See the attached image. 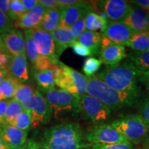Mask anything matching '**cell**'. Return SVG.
<instances>
[{"instance_id":"1","label":"cell","mask_w":149,"mask_h":149,"mask_svg":"<svg viewBox=\"0 0 149 149\" xmlns=\"http://www.w3.org/2000/svg\"><path fill=\"white\" fill-rule=\"evenodd\" d=\"M40 144L42 149H88L91 145L86 141L81 126L76 122L46 128Z\"/></svg>"},{"instance_id":"2","label":"cell","mask_w":149,"mask_h":149,"mask_svg":"<svg viewBox=\"0 0 149 149\" xmlns=\"http://www.w3.org/2000/svg\"><path fill=\"white\" fill-rule=\"evenodd\" d=\"M141 70L130 61L109 66L95 76L111 88L120 92L140 93L138 82Z\"/></svg>"},{"instance_id":"3","label":"cell","mask_w":149,"mask_h":149,"mask_svg":"<svg viewBox=\"0 0 149 149\" xmlns=\"http://www.w3.org/2000/svg\"><path fill=\"white\" fill-rule=\"evenodd\" d=\"M86 94L95 97L107 106L111 111H119L130 107L138 101L140 93L117 91L108 86L95 75L86 77Z\"/></svg>"},{"instance_id":"4","label":"cell","mask_w":149,"mask_h":149,"mask_svg":"<svg viewBox=\"0 0 149 149\" xmlns=\"http://www.w3.org/2000/svg\"><path fill=\"white\" fill-rule=\"evenodd\" d=\"M49 68L53 72L55 85L59 89L79 97L86 94V76L60 61L52 64Z\"/></svg>"},{"instance_id":"5","label":"cell","mask_w":149,"mask_h":149,"mask_svg":"<svg viewBox=\"0 0 149 149\" xmlns=\"http://www.w3.org/2000/svg\"><path fill=\"white\" fill-rule=\"evenodd\" d=\"M111 125L132 144H142L148 139L149 129L139 115L122 116L112 122Z\"/></svg>"},{"instance_id":"6","label":"cell","mask_w":149,"mask_h":149,"mask_svg":"<svg viewBox=\"0 0 149 149\" xmlns=\"http://www.w3.org/2000/svg\"><path fill=\"white\" fill-rule=\"evenodd\" d=\"M46 93V100L55 117L66 113H79V96L55 88Z\"/></svg>"},{"instance_id":"7","label":"cell","mask_w":149,"mask_h":149,"mask_svg":"<svg viewBox=\"0 0 149 149\" xmlns=\"http://www.w3.org/2000/svg\"><path fill=\"white\" fill-rule=\"evenodd\" d=\"M22 105L24 109L31 111L32 128H35L47 124L51 120L52 111L46 97L40 90L35 91L32 97Z\"/></svg>"},{"instance_id":"8","label":"cell","mask_w":149,"mask_h":149,"mask_svg":"<svg viewBox=\"0 0 149 149\" xmlns=\"http://www.w3.org/2000/svg\"><path fill=\"white\" fill-rule=\"evenodd\" d=\"M79 108L81 116L95 124L105 122L111 114V110L107 106L87 94L80 97Z\"/></svg>"},{"instance_id":"9","label":"cell","mask_w":149,"mask_h":149,"mask_svg":"<svg viewBox=\"0 0 149 149\" xmlns=\"http://www.w3.org/2000/svg\"><path fill=\"white\" fill-rule=\"evenodd\" d=\"M91 144H113L128 142L111 124H97L89 128L84 135Z\"/></svg>"},{"instance_id":"10","label":"cell","mask_w":149,"mask_h":149,"mask_svg":"<svg viewBox=\"0 0 149 149\" xmlns=\"http://www.w3.org/2000/svg\"><path fill=\"white\" fill-rule=\"evenodd\" d=\"M30 30L38 53L49 59L53 64H57L59 56L57 53L55 42L51 33L38 28Z\"/></svg>"},{"instance_id":"11","label":"cell","mask_w":149,"mask_h":149,"mask_svg":"<svg viewBox=\"0 0 149 149\" xmlns=\"http://www.w3.org/2000/svg\"><path fill=\"white\" fill-rule=\"evenodd\" d=\"M98 2L99 8L104 11L112 22L123 21L132 6L131 3L124 0H104Z\"/></svg>"},{"instance_id":"12","label":"cell","mask_w":149,"mask_h":149,"mask_svg":"<svg viewBox=\"0 0 149 149\" xmlns=\"http://www.w3.org/2000/svg\"><path fill=\"white\" fill-rule=\"evenodd\" d=\"M133 33V31L124 22L109 21L102 35L114 44L125 46L128 45Z\"/></svg>"},{"instance_id":"13","label":"cell","mask_w":149,"mask_h":149,"mask_svg":"<svg viewBox=\"0 0 149 149\" xmlns=\"http://www.w3.org/2000/svg\"><path fill=\"white\" fill-rule=\"evenodd\" d=\"M61 18L59 26L70 28L78 20L86 16L93 9L90 3L81 1L71 6L61 8Z\"/></svg>"},{"instance_id":"14","label":"cell","mask_w":149,"mask_h":149,"mask_svg":"<svg viewBox=\"0 0 149 149\" xmlns=\"http://www.w3.org/2000/svg\"><path fill=\"white\" fill-rule=\"evenodd\" d=\"M1 38L5 51L12 56L26 53V40L22 31L12 29L3 34Z\"/></svg>"},{"instance_id":"15","label":"cell","mask_w":149,"mask_h":149,"mask_svg":"<svg viewBox=\"0 0 149 149\" xmlns=\"http://www.w3.org/2000/svg\"><path fill=\"white\" fill-rule=\"evenodd\" d=\"M122 22L134 33L149 32V11L137 6H132L129 13Z\"/></svg>"},{"instance_id":"16","label":"cell","mask_w":149,"mask_h":149,"mask_svg":"<svg viewBox=\"0 0 149 149\" xmlns=\"http://www.w3.org/2000/svg\"><path fill=\"white\" fill-rule=\"evenodd\" d=\"M0 137L10 149H17L26 142L27 131L5 123L0 128Z\"/></svg>"},{"instance_id":"17","label":"cell","mask_w":149,"mask_h":149,"mask_svg":"<svg viewBox=\"0 0 149 149\" xmlns=\"http://www.w3.org/2000/svg\"><path fill=\"white\" fill-rule=\"evenodd\" d=\"M47 10L39 3L32 10L27 11L24 15L19 18L14 23V27L24 30L37 28L42 22Z\"/></svg>"},{"instance_id":"18","label":"cell","mask_w":149,"mask_h":149,"mask_svg":"<svg viewBox=\"0 0 149 149\" xmlns=\"http://www.w3.org/2000/svg\"><path fill=\"white\" fill-rule=\"evenodd\" d=\"M126 57L125 46L111 43L101 47L100 51V60L102 64L113 66L120 64Z\"/></svg>"},{"instance_id":"19","label":"cell","mask_w":149,"mask_h":149,"mask_svg":"<svg viewBox=\"0 0 149 149\" xmlns=\"http://www.w3.org/2000/svg\"><path fill=\"white\" fill-rule=\"evenodd\" d=\"M8 74L21 83H24L29 80V73L26 53L13 56Z\"/></svg>"},{"instance_id":"20","label":"cell","mask_w":149,"mask_h":149,"mask_svg":"<svg viewBox=\"0 0 149 149\" xmlns=\"http://www.w3.org/2000/svg\"><path fill=\"white\" fill-rule=\"evenodd\" d=\"M51 34L55 42L57 53L59 56L67 48L70 47L76 41L70 33V28L59 26L51 33Z\"/></svg>"},{"instance_id":"21","label":"cell","mask_w":149,"mask_h":149,"mask_svg":"<svg viewBox=\"0 0 149 149\" xmlns=\"http://www.w3.org/2000/svg\"><path fill=\"white\" fill-rule=\"evenodd\" d=\"M61 10V8L60 7L48 9L44 15L42 22L37 28L50 33L55 31L57 28L59 26Z\"/></svg>"},{"instance_id":"22","label":"cell","mask_w":149,"mask_h":149,"mask_svg":"<svg viewBox=\"0 0 149 149\" xmlns=\"http://www.w3.org/2000/svg\"><path fill=\"white\" fill-rule=\"evenodd\" d=\"M102 35L98 32L86 31L80 35L77 42L89 48L93 55H97L101 48Z\"/></svg>"},{"instance_id":"23","label":"cell","mask_w":149,"mask_h":149,"mask_svg":"<svg viewBox=\"0 0 149 149\" xmlns=\"http://www.w3.org/2000/svg\"><path fill=\"white\" fill-rule=\"evenodd\" d=\"M35 78L40 91L46 93L55 88L53 72L50 68L41 71H35Z\"/></svg>"},{"instance_id":"24","label":"cell","mask_w":149,"mask_h":149,"mask_svg":"<svg viewBox=\"0 0 149 149\" xmlns=\"http://www.w3.org/2000/svg\"><path fill=\"white\" fill-rule=\"evenodd\" d=\"M127 46L134 52L141 53L149 50V32L134 33Z\"/></svg>"},{"instance_id":"25","label":"cell","mask_w":149,"mask_h":149,"mask_svg":"<svg viewBox=\"0 0 149 149\" xmlns=\"http://www.w3.org/2000/svg\"><path fill=\"white\" fill-rule=\"evenodd\" d=\"M24 37L26 40V54L34 66L42 55H41L37 51L36 46L33 40L31 30H24Z\"/></svg>"},{"instance_id":"26","label":"cell","mask_w":149,"mask_h":149,"mask_svg":"<svg viewBox=\"0 0 149 149\" xmlns=\"http://www.w3.org/2000/svg\"><path fill=\"white\" fill-rule=\"evenodd\" d=\"M128 57L132 62L141 71H149V50L141 53L130 52Z\"/></svg>"},{"instance_id":"27","label":"cell","mask_w":149,"mask_h":149,"mask_svg":"<svg viewBox=\"0 0 149 149\" xmlns=\"http://www.w3.org/2000/svg\"><path fill=\"white\" fill-rule=\"evenodd\" d=\"M19 81L15 79L10 75H8L2 80L0 84V88L3 94V100H7L8 99H13L15 91Z\"/></svg>"},{"instance_id":"28","label":"cell","mask_w":149,"mask_h":149,"mask_svg":"<svg viewBox=\"0 0 149 149\" xmlns=\"http://www.w3.org/2000/svg\"><path fill=\"white\" fill-rule=\"evenodd\" d=\"M35 91L36 90L31 86L19 82L15 89L13 99L20 104H23L32 97Z\"/></svg>"},{"instance_id":"29","label":"cell","mask_w":149,"mask_h":149,"mask_svg":"<svg viewBox=\"0 0 149 149\" xmlns=\"http://www.w3.org/2000/svg\"><path fill=\"white\" fill-rule=\"evenodd\" d=\"M23 110L24 108L19 102L15 100L14 99L8 100L5 115V122L11 125L16 117L20 114L23 111Z\"/></svg>"},{"instance_id":"30","label":"cell","mask_w":149,"mask_h":149,"mask_svg":"<svg viewBox=\"0 0 149 149\" xmlns=\"http://www.w3.org/2000/svg\"><path fill=\"white\" fill-rule=\"evenodd\" d=\"M12 126L18 129L27 131L31 127V113L30 110L24 109L13 122Z\"/></svg>"},{"instance_id":"31","label":"cell","mask_w":149,"mask_h":149,"mask_svg":"<svg viewBox=\"0 0 149 149\" xmlns=\"http://www.w3.org/2000/svg\"><path fill=\"white\" fill-rule=\"evenodd\" d=\"M102 64V61L100 59L95 57H90L86 59L83 64V71L86 74V77L94 75L100 69Z\"/></svg>"},{"instance_id":"32","label":"cell","mask_w":149,"mask_h":149,"mask_svg":"<svg viewBox=\"0 0 149 149\" xmlns=\"http://www.w3.org/2000/svg\"><path fill=\"white\" fill-rule=\"evenodd\" d=\"M88 149H136L129 142L113 144H91Z\"/></svg>"},{"instance_id":"33","label":"cell","mask_w":149,"mask_h":149,"mask_svg":"<svg viewBox=\"0 0 149 149\" xmlns=\"http://www.w3.org/2000/svg\"><path fill=\"white\" fill-rule=\"evenodd\" d=\"M85 17L86 16L83 17L82 18L78 20L77 22H75L71 27H70V33L76 40L86 31Z\"/></svg>"},{"instance_id":"34","label":"cell","mask_w":149,"mask_h":149,"mask_svg":"<svg viewBox=\"0 0 149 149\" xmlns=\"http://www.w3.org/2000/svg\"><path fill=\"white\" fill-rule=\"evenodd\" d=\"M10 9L17 19L27 12L22 4V0H10Z\"/></svg>"},{"instance_id":"35","label":"cell","mask_w":149,"mask_h":149,"mask_svg":"<svg viewBox=\"0 0 149 149\" xmlns=\"http://www.w3.org/2000/svg\"><path fill=\"white\" fill-rule=\"evenodd\" d=\"M12 29H14V22L0 10V34H3Z\"/></svg>"},{"instance_id":"36","label":"cell","mask_w":149,"mask_h":149,"mask_svg":"<svg viewBox=\"0 0 149 149\" xmlns=\"http://www.w3.org/2000/svg\"><path fill=\"white\" fill-rule=\"evenodd\" d=\"M139 115L142 117L149 129V92L141 102L139 107Z\"/></svg>"},{"instance_id":"37","label":"cell","mask_w":149,"mask_h":149,"mask_svg":"<svg viewBox=\"0 0 149 149\" xmlns=\"http://www.w3.org/2000/svg\"><path fill=\"white\" fill-rule=\"evenodd\" d=\"M13 56L6 52L0 53V70L9 72V69L12 63Z\"/></svg>"},{"instance_id":"38","label":"cell","mask_w":149,"mask_h":149,"mask_svg":"<svg viewBox=\"0 0 149 149\" xmlns=\"http://www.w3.org/2000/svg\"><path fill=\"white\" fill-rule=\"evenodd\" d=\"M70 47L72 48L74 53L79 56L84 57V56L93 55L92 52H91V51L89 48H86V46L77 42V41H75V42L72 44Z\"/></svg>"},{"instance_id":"39","label":"cell","mask_w":149,"mask_h":149,"mask_svg":"<svg viewBox=\"0 0 149 149\" xmlns=\"http://www.w3.org/2000/svg\"><path fill=\"white\" fill-rule=\"evenodd\" d=\"M10 0H0V10L2 11L5 15H6L15 23L17 20V19L11 12L10 9Z\"/></svg>"},{"instance_id":"40","label":"cell","mask_w":149,"mask_h":149,"mask_svg":"<svg viewBox=\"0 0 149 149\" xmlns=\"http://www.w3.org/2000/svg\"><path fill=\"white\" fill-rule=\"evenodd\" d=\"M108 22H109V21H107V20L104 19H102L100 16L97 15L96 17L95 21L94 22V25H93V31L94 32H97V31H100L103 33L105 29H107Z\"/></svg>"},{"instance_id":"41","label":"cell","mask_w":149,"mask_h":149,"mask_svg":"<svg viewBox=\"0 0 149 149\" xmlns=\"http://www.w3.org/2000/svg\"><path fill=\"white\" fill-rule=\"evenodd\" d=\"M97 14L93 11L90 12L85 17V26L86 31H93V25L97 17Z\"/></svg>"},{"instance_id":"42","label":"cell","mask_w":149,"mask_h":149,"mask_svg":"<svg viewBox=\"0 0 149 149\" xmlns=\"http://www.w3.org/2000/svg\"><path fill=\"white\" fill-rule=\"evenodd\" d=\"M8 100H1L0 102V128L5 124V115L6 112Z\"/></svg>"},{"instance_id":"43","label":"cell","mask_w":149,"mask_h":149,"mask_svg":"<svg viewBox=\"0 0 149 149\" xmlns=\"http://www.w3.org/2000/svg\"><path fill=\"white\" fill-rule=\"evenodd\" d=\"M17 149H42L41 144L36 141L30 139L26 141V142L24 144L23 146L19 147Z\"/></svg>"},{"instance_id":"44","label":"cell","mask_w":149,"mask_h":149,"mask_svg":"<svg viewBox=\"0 0 149 149\" xmlns=\"http://www.w3.org/2000/svg\"><path fill=\"white\" fill-rule=\"evenodd\" d=\"M39 3L46 9H52L59 7L57 0H40Z\"/></svg>"},{"instance_id":"45","label":"cell","mask_w":149,"mask_h":149,"mask_svg":"<svg viewBox=\"0 0 149 149\" xmlns=\"http://www.w3.org/2000/svg\"><path fill=\"white\" fill-rule=\"evenodd\" d=\"M139 81L142 83L149 92V71H141Z\"/></svg>"},{"instance_id":"46","label":"cell","mask_w":149,"mask_h":149,"mask_svg":"<svg viewBox=\"0 0 149 149\" xmlns=\"http://www.w3.org/2000/svg\"><path fill=\"white\" fill-rule=\"evenodd\" d=\"M22 4L26 11H29L35 8L39 3L38 0H22Z\"/></svg>"},{"instance_id":"47","label":"cell","mask_w":149,"mask_h":149,"mask_svg":"<svg viewBox=\"0 0 149 149\" xmlns=\"http://www.w3.org/2000/svg\"><path fill=\"white\" fill-rule=\"evenodd\" d=\"M129 2L139 8L149 10V0H135V1H130Z\"/></svg>"},{"instance_id":"48","label":"cell","mask_w":149,"mask_h":149,"mask_svg":"<svg viewBox=\"0 0 149 149\" xmlns=\"http://www.w3.org/2000/svg\"><path fill=\"white\" fill-rule=\"evenodd\" d=\"M81 1H78V0H57L59 7H60V8L71 6L80 3Z\"/></svg>"},{"instance_id":"49","label":"cell","mask_w":149,"mask_h":149,"mask_svg":"<svg viewBox=\"0 0 149 149\" xmlns=\"http://www.w3.org/2000/svg\"><path fill=\"white\" fill-rule=\"evenodd\" d=\"M8 74V72L5 71V70H0V84H1V81H2V80L4 79Z\"/></svg>"},{"instance_id":"50","label":"cell","mask_w":149,"mask_h":149,"mask_svg":"<svg viewBox=\"0 0 149 149\" xmlns=\"http://www.w3.org/2000/svg\"><path fill=\"white\" fill-rule=\"evenodd\" d=\"M0 149H10L7 146V145L5 144V142L1 139V137H0Z\"/></svg>"},{"instance_id":"51","label":"cell","mask_w":149,"mask_h":149,"mask_svg":"<svg viewBox=\"0 0 149 149\" xmlns=\"http://www.w3.org/2000/svg\"><path fill=\"white\" fill-rule=\"evenodd\" d=\"M1 52H6V51L4 50V48H3L2 41H1V34H0V53H1Z\"/></svg>"},{"instance_id":"52","label":"cell","mask_w":149,"mask_h":149,"mask_svg":"<svg viewBox=\"0 0 149 149\" xmlns=\"http://www.w3.org/2000/svg\"><path fill=\"white\" fill-rule=\"evenodd\" d=\"M3 100V94H2V91H1V89L0 88V102Z\"/></svg>"},{"instance_id":"53","label":"cell","mask_w":149,"mask_h":149,"mask_svg":"<svg viewBox=\"0 0 149 149\" xmlns=\"http://www.w3.org/2000/svg\"><path fill=\"white\" fill-rule=\"evenodd\" d=\"M144 149H149V146H145V148Z\"/></svg>"},{"instance_id":"54","label":"cell","mask_w":149,"mask_h":149,"mask_svg":"<svg viewBox=\"0 0 149 149\" xmlns=\"http://www.w3.org/2000/svg\"><path fill=\"white\" fill-rule=\"evenodd\" d=\"M148 11H149V10H148Z\"/></svg>"}]
</instances>
